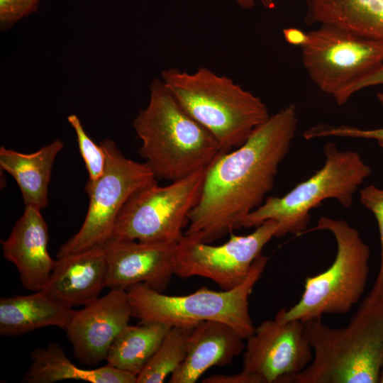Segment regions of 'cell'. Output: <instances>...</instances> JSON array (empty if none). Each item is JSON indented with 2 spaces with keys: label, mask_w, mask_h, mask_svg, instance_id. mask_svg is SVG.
<instances>
[{
  "label": "cell",
  "mask_w": 383,
  "mask_h": 383,
  "mask_svg": "<svg viewBox=\"0 0 383 383\" xmlns=\"http://www.w3.org/2000/svg\"><path fill=\"white\" fill-rule=\"evenodd\" d=\"M297 127L296 107L292 104L270 116L235 150L221 152L206 169L184 234L211 243L241 228L273 189Z\"/></svg>",
  "instance_id": "1"
},
{
  "label": "cell",
  "mask_w": 383,
  "mask_h": 383,
  "mask_svg": "<svg viewBox=\"0 0 383 383\" xmlns=\"http://www.w3.org/2000/svg\"><path fill=\"white\" fill-rule=\"evenodd\" d=\"M311 363L294 383H377L383 366V296L362 301L348 325L332 328L322 318L304 322Z\"/></svg>",
  "instance_id": "2"
},
{
  "label": "cell",
  "mask_w": 383,
  "mask_h": 383,
  "mask_svg": "<svg viewBox=\"0 0 383 383\" xmlns=\"http://www.w3.org/2000/svg\"><path fill=\"white\" fill-rule=\"evenodd\" d=\"M140 155L156 179L176 181L209 167L223 152L213 136L180 106L160 78L133 121Z\"/></svg>",
  "instance_id": "3"
},
{
  "label": "cell",
  "mask_w": 383,
  "mask_h": 383,
  "mask_svg": "<svg viewBox=\"0 0 383 383\" xmlns=\"http://www.w3.org/2000/svg\"><path fill=\"white\" fill-rule=\"evenodd\" d=\"M160 79L180 106L216 139L223 152L240 146L270 116L264 101L231 78L206 67L169 68Z\"/></svg>",
  "instance_id": "4"
},
{
  "label": "cell",
  "mask_w": 383,
  "mask_h": 383,
  "mask_svg": "<svg viewBox=\"0 0 383 383\" xmlns=\"http://www.w3.org/2000/svg\"><path fill=\"white\" fill-rule=\"evenodd\" d=\"M267 262V257H258L245 280L230 290L201 287L189 294L172 296L143 283L133 284L126 289L133 317L140 323L160 322L184 328L206 321H218L230 326L246 340L255 328L250 315L249 297Z\"/></svg>",
  "instance_id": "5"
},
{
  "label": "cell",
  "mask_w": 383,
  "mask_h": 383,
  "mask_svg": "<svg viewBox=\"0 0 383 383\" xmlns=\"http://www.w3.org/2000/svg\"><path fill=\"white\" fill-rule=\"evenodd\" d=\"M323 152L326 160L319 170L284 196L267 197L245 218L241 228H255L273 220L278 226L275 237L300 235L309 223L311 210L323 200L335 199L349 208L357 189L370 175L371 168L358 152L339 150L333 143H326Z\"/></svg>",
  "instance_id": "6"
},
{
  "label": "cell",
  "mask_w": 383,
  "mask_h": 383,
  "mask_svg": "<svg viewBox=\"0 0 383 383\" xmlns=\"http://www.w3.org/2000/svg\"><path fill=\"white\" fill-rule=\"evenodd\" d=\"M330 232L335 239L337 252L324 272L305 279L299 301L282 309L275 317L281 321L302 322L322 318L324 314H344L361 299L370 271V248L359 231L346 221L322 216L312 229Z\"/></svg>",
  "instance_id": "7"
},
{
  "label": "cell",
  "mask_w": 383,
  "mask_h": 383,
  "mask_svg": "<svg viewBox=\"0 0 383 383\" xmlns=\"http://www.w3.org/2000/svg\"><path fill=\"white\" fill-rule=\"evenodd\" d=\"M207 167L166 186L155 182L136 190L117 216L109 239L178 242L200 198Z\"/></svg>",
  "instance_id": "8"
},
{
  "label": "cell",
  "mask_w": 383,
  "mask_h": 383,
  "mask_svg": "<svg viewBox=\"0 0 383 383\" xmlns=\"http://www.w3.org/2000/svg\"><path fill=\"white\" fill-rule=\"evenodd\" d=\"M100 144L106 155L104 172L94 184L85 187L89 203L84 221L78 232L60 247L57 257L104 245L129 197L138 189L157 182L146 162L125 157L113 140L105 139Z\"/></svg>",
  "instance_id": "9"
},
{
  "label": "cell",
  "mask_w": 383,
  "mask_h": 383,
  "mask_svg": "<svg viewBox=\"0 0 383 383\" xmlns=\"http://www.w3.org/2000/svg\"><path fill=\"white\" fill-rule=\"evenodd\" d=\"M301 48L303 66L323 92L336 98L383 65V45L331 24L307 32Z\"/></svg>",
  "instance_id": "10"
},
{
  "label": "cell",
  "mask_w": 383,
  "mask_h": 383,
  "mask_svg": "<svg viewBox=\"0 0 383 383\" xmlns=\"http://www.w3.org/2000/svg\"><path fill=\"white\" fill-rule=\"evenodd\" d=\"M277 229L276 221L267 220L248 235L231 234L220 245L203 243L195 234H184L177 243L174 274L181 278L205 277L223 290L232 289L245 280L254 261Z\"/></svg>",
  "instance_id": "11"
},
{
  "label": "cell",
  "mask_w": 383,
  "mask_h": 383,
  "mask_svg": "<svg viewBox=\"0 0 383 383\" xmlns=\"http://www.w3.org/2000/svg\"><path fill=\"white\" fill-rule=\"evenodd\" d=\"M246 340L242 370L255 383L294 382L313 358L304 323L299 320L264 321Z\"/></svg>",
  "instance_id": "12"
},
{
  "label": "cell",
  "mask_w": 383,
  "mask_h": 383,
  "mask_svg": "<svg viewBox=\"0 0 383 383\" xmlns=\"http://www.w3.org/2000/svg\"><path fill=\"white\" fill-rule=\"evenodd\" d=\"M131 317L132 307L123 289H111L75 311L65 330L75 357L89 366L106 360L113 342Z\"/></svg>",
  "instance_id": "13"
},
{
  "label": "cell",
  "mask_w": 383,
  "mask_h": 383,
  "mask_svg": "<svg viewBox=\"0 0 383 383\" xmlns=\"http://www.w3.org/2000/svg\"><path fill=\"white\" fill-rule=\"evenodd\" d=\"M178 242L109 239L104 243L106 287L126 289L143 283L157 292H164L174 274L173 263Z\"/></svg>",
  "instance_id": "14"
},
{
  "label": "cell",
  "mask_w": 383,
  "mask_h": 383,
  "mask_svg": "<svg viewBox=\"0 0 383 383\" xmlns=\"http://www.w3.org/2000/svg\"><path fill=\"white\" fill-rule=\"evenodd\" d=\"M106 277L104 244L57 257L41 290L71 308L85 306L99 297Z\"/></svg>",
  "instance_id": "15"
},
{
  "label": "cell",
  "mask_w": 383,
  "mask_h": 383,
  "mask_svg": "<svg viewBox=\"0 0 383 383\" xmlns=\"http://www.w3.org/2000/svg\"><path fill=\"white\" fill-rule=\"evenodd\" d=\"M49 233L40 210L25 206L9 237L1 240L4 257L13 263L24 288L40 291L55 265L48 250Z\"/></svg>",
  "instance_id": "16"
},
{
  "label": "cell",
  "mask_w": 383,
  "mask_h": 383,
  "mask_svg": "<svg viewBox=\"0 0 383 383\" xmlns=\"http://www.w3.org/2000/svg\"><path fill=\"white\" fill-rule=\"evenodd\" d=\"M244 340L226 323L214 321L197 323L188 335L185 358L169 382L194 383L211 367L231 364L244 351Z\"/></svg>",
  "instance_id": "17"
},
{
  "label": "cell",
  "mask_w": 383,
  "mask_h": 383,
  "mask_svg": "<svg viewBox=\"0 0 383 383\" xmlns=\"http://www.w3.org/2000/svg\"><path fill=\"white\" fill-rule=\"evenodd\" d=\"M75 311L40 290L0 299V334L17 336L46 326L66 330Z\"/></svg>",
  "instance_id": "18"
},
{
  "label": "cell",
  "mask_w": 383,
  "mask_h": 383,
  "mask_svg": "<svg viewBox=\"0 0 383 383\" xmlns=\"http://www.w3.org/2000/svg\"><path fill=\"white\" fill-rule=\"evenodd\" d=\"M308 26L331 24L383 45V0H305Z\"/></svg>",
  "instance_id": "19"
},
{
  "label": "cell",
  "mask_w": 383,
  "mask_h": 383,
  "mask_svg": "<svg viewBox=\"0 0 383 383\" xmlns=\"http://www.w3.org/2000/svg\"><path fill=\"white\" fill-rule=\"evenodd\" d=\"M63 147V143L57 139L28 154L0 148L1 169L16 182L25 206L41 211L48 206L52 168Z\"/></svg>",
  "instance_id": "20"
},
{
  "label": "cell",
  "mask_w": 383,
  "mask_h": 383,
  "mask_svg": "<svg viewBox=\"0 0 383 383\" xmlns=\"http://www.w3.org/2000/svg\"><path fill=\"white\" fill-rule=\"evenodd\" d=\"M31 364L21 379L24 383H54L66 379L91 383H136L137 376L106 365L92 370L74 365L56 343L30 353Z\"/></svg>",
  "instance_id": "21"
},
{
  "label": "cell",
  "mask_w": 383,
  "mask_h": 383,
  "mask_svg": "<svg viewBox=\"0 0 383 383\" xmlns=\"http://www.w3.org/2000/svg\"><path fill=\"white\" fill-rule=\"evenodd\" d=\"M171 328L160 322L128 324L113 342L106 358L107 364L138 376Z\"/></svg>",
  "instance_id": "22"
},
{
  "label": "cell",
  "mask_w": 383,
  "mask_h": 383,
  "mask_svg": "<svg viewBox=\"0 0 383 383\" xmlns=\"http://www.w3.org/2000/svg\"><path fill=\"white\" fill-rule=\"evenodd\" d=\"M192 328L172 326L138 374L136 383L164 382L184 360L187 338Z\"/></svg>",
  "instance_id": "23"
},
{
  "label": "cell",
  "mask_w": 383,
  "mask_h": 383,
  "mask_svg": "<svg viewBox=\"0 0 383 383\" xmlns=\"http://www.w3.org/2000/svg\"><path fill=\"white\" fill-rule=\"evenodd\" d=\"M67 121L75 132L79 153L88 172L89 177L85 187L91 186L104 172L106 163V152L101 144L95 143L87 135L77 115L68 116Z\"/></svg>",
  "instance_id": "24"
},
{
  "label": "cell",
  "mask_w": 383,
  "mask_h": 383,
  "mask_svg": "<svg viewBox=\"0 0 383 383\" xmlns=\"http://www.w3.org/2000/svg\"><path fill=\"white\" fill-rule=\"evenodd\" d=\"M360 203L370 210L375 217L380 237L381 259L377 279L370 294L383 296V189L369 185L360 192Z\"/></svg>",
  "instance_id": "25"
},
{
  "label": "cell",
  "mask_w": 383,
  "mask_h": 383,
  "mask_svg": "<svg viewBox=\"0 0 383 383\" xmlns=\"http://www.w3.org/2000/svg\"><path fill=\"white\" fill-rule=\"evenodd\" d=\"M303 136L306 140L327 137L372 139L383 148V128L362 129L348 126L320 123L305 131Z\"/></svg>",
  "instance_id": "26"
},
{
  "label": "cell",
  "mask_w": 383,
  "mask_h": 383,
  "mask_svg": "<svg viewBox=\"0 0 383 383\" xmlns=\"http://www.w3.org/2000/svg\"><path fill=\"white\" fill-rule=\"evenodd\" d=\"M40 0H0V28H11L38 9Z\"/></svg>",
  "instance_id": "27"
},
{
  "label": "cell",
  "mask_w": 383,
  "mask_h": 383,
  "mask_svg": "<svg viewBox=\"0 0 383 383\" xmlns=\"http://www.w3.org/2000/svg\"><path fill=\"white\" fill-rule=\"evenodd\" d=\"M377 85H383V65L352 84L334 99L339 106H341L356 92Z\"/></svg>",
  "instance_id": "28"
},
{
  "label": "cell",
  "mask_w": 383,
  "mask_h": 383,
  "mask_svg": "<svg viewBox=\"0 0 383 383\" xmlns=\"http://www.w3.org/2000/svg\"><path fill=\"white\" fill-rule=\"evenodd\" d=\"M203 383H255L248 373L241 371L231 374H213L204 378Z\"/></svg>",
  "instance_id": "29"
},
{
  "label": "cell",
  "mask_w": 383,
  "mask_h": 383,
  "mask_svg": "<svg viewBox=\"0 0 383 383\" xmlns=\"http://www.w3.org/2000/svg\"><path fill=\"white\" fill-rule=\"evenodd\" d=\"M285 41L292 45L301 48L308 41V33L296 28H287L282 30Z\"/></svg>",
  "instance_id": "30"
},
{
  "label": "cell",
  "mask_w": 383,
  "mask_h": 383,
  "mask_svg": "<svg viewBox=\"0 0 383 383\" xmlns=\"http://www.w3.org/2000/svg\"><path fill=\"white\" fill-rule=\"evenodd\" d=\"M236 4L243 9H251L257 2L267 9H274L276 6L275 0H235Z\"/></svg>",
  "instance_id": "31"
},
{
  "label": "cell",
  "mask_w": 383,
  "mask_h": 383,
  "mask_svg": "<svg viewBox=\"0 0 383 383\" xmlns=\"http://www.w3.org/2000/svg\"><path fill=\"white\" fill-rule=\"evenodd\" d=\"M377 96L378 101L383 106V91L378 92L377 94Z\"/></svg>",
  "instance_id": "32"
},
{
  "label": "cell",
  "mask_w": 383,
  "mask_h": 383,
  "mask_svg": "<svg viewBox=\"0 0 383 383\" xmlns=\"http://www.w3.org/2000/svg\"><path fill=\"white\" fill-rule=\"evenodd\" d=\"M379 383H383V366H382V371H381V374H380V377H379Z\"/></svg>",
  "instance_id": "33"
}]
</instances>
